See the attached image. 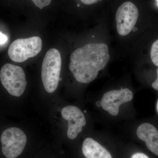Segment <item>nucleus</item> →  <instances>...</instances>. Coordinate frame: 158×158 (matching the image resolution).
<instances>
[{
    "instance_id": "obj_8",
    "label": "nucleus",
    "mask_w": 158,
    "mask_h": 158,
    "mask_svg": "<svg viewBox=\"0 0 158 158\" xmlns=\"http://www.w3.org/2000/svg\"><path fill=\"white\" fill-rule=\"evenodd\" d=\"M61 114L62 118L68 122V138L71 140L75 139L86 124L84 113L75 106H68L62 109Z\"/></svg>"
},
{
    "instance_id": "obj_3",
    "label": "nucleus",
    "mask_w": 158,
    "mask_h": 158,
    "mask_svg": "<svg viewBox=\"0 0 158 158\" xmlns=\"http://www.w3.org/2000/svg\"><path fill=\"white\" fill-rule=\"evenodd\" d=\"M0 80L3 87L12 96L19 97L25 90V74L20 66L9 63L3 65L0 71Z\"/></svg>"
},
{
    "instance_id": "obj_17",
    "label": "nucleus",
    "mask_w": 158,
    "mask_h": 158,
    "mask_svg": "<svg viewBox=\"0 0 158 158\" xmlns=\"http://www.w3.org/2000/svg\"><path fill=\"white\" fill-rule=\"evenodd\" d=\"M96 105L98 107H99L102 106L101 102L98 101L96 103Z\"/></svg>"
},
{
    "instance_id": "obj_16",
    "label": "nucleus",
    "mask_w": 158,
    "mask_h": 158,
    "mask_svg": "<svg viewBox=\"0 0 158 158\" xmlns=\"http://www.w3.org/2000/svg\"><path fill=\"white\" fill-rule=\"evenodd\" d=\"M157 77L156 80L152 83V87L154 89L158 90V69L157 70Z\"/></svg>"
},
{
    "instance_id": "obj_2",
    "label": "nucleus",
    "mask_w": 158,
    "mask_h": 158,
    "mask_svg": "<svg viewBox=\"0 0 158 158\" xmlns=\"http://www.w3.org/2000/svg\"><path fill=\"white\" fill-rule=\"evenodd\" d=\"M62 67V59L57 49L49 50L46 54L41 67V78L45 90L52 93L58 88Z\"/></svg>"
},
{
    "instance_id": "obj_19",
    "label": "nucleus",
    "mask_w": 158,
    "mask_h": 158,
    "mask_svg": "<svg viewBox=\"0 0 158 158\" xmlns=\"http://www.w3.org/2000/svg\"><path fill=\"white\" fill-rule=\"evenodd\" d=\"M79 6H80V5L78 4V7H79Z\"/></svg>"
},
{
    "instance_id": "obj_10",
    "label": "nucleus",
    "mask_w": 158,
    "mask_h": 158,
    "mask_svg": "<svg viewBox=\"0 0 158 158\" xmlns=\"http://www.w3.org/2000/svg\"><path fill=\"white\" fill-rule=\"evenodd\" d=\"M83 154L86 158H112L110 152L92 138H86L82 146Z\"/></svg>"
},
{
    "instance_id": "obj_20",
    "label": "nucleus",
    "mask_w": 158,
    "mask_h": 158,
    "mask_svg": "<svg viewBox=\"0 0 158 158\" xmlns=\"http://www.w3.org/2000/svg\"><path fill=\"white\" fill-rule=\"evenodd\" d=\"M158 1V0H157Z\"/></svg>"
},
{
    "instance_id": "obj_1",
    "label": "nucleus",
    "mask_w": 158,
    "mask_h": 158,
    "mask_svg": "<svg viewBox=\"0 0 158 158\" xmlns=\"http://www.w3.org/2000/svg\"><path fill=\"white\" fill-rule=\"evenodd\" d=\"M110 59L106 44H88L77 49L70 57L69 69L78 82L88 84L97 77Z\"/></svg>"
},
{
    "instance_id": "obj_14",
    "label": "nucleus",
    "mask_w": 158,
    "mask_h": 158,
    "mask_svg": "<svg viewBox=\"0 0 158 158\" xmlns=\"http://www.w3.org/2000/svg\"><path fill=\"white\" fill-rule=\"evenodd\" d=\"M82 3L85 4V5H91V4H94L100 2L101 0H81Z\"/></svg>"
},
{
    "instance_id": "obj_9",
    "label": "nucleus",
    "mask_w": 158,
    "mask_h": 158,
    "mask_svg": "<svg viewBox=\"0 0 158 158\" xmlns=\"http://www.w3.org/2000/svg\"><path fill=\"white\" fill-rule=\"evenodd\" d=\"M138 138L146 143L150 151L158 156V131L152 125L143 123L137 129Z\"/></svg>"
},
{
    "instance_id": "obj_18",
    "label": "nucleus",
    "mask_w": 158,
    "mask_h": 158,
    "mask_svg": "<svg viewBox=\"0 0 158 158\" xmlns=\"http://www.w3.org/2000/svg\"><path fill=\"white\" fill-rule=\"evenodd\" d=\"M157 110L158 111V101L157 102Z\"/></svg>"
},
{
    "instance_id": "obj_4",
    "label": "nucleus",
    "mask_w": 158,
    "mask_h": 158,
    "mask_svg": "<svg viewBox=\"0 0 158 158\" xmlns=\"http://www.w3.org/2000/svg\"><path fill=\"white\" fill-rule=\"evenodd\" d=\"M42 45V40L39 37L17 39L9 46L8 55L14 62H24L38 55Z\"/></svg>"
},
{
    "instance_id": "obj_11",
    "label": "nucleus",
    "mask_w": 158,
    "mask_h": 158,
    "mask_svg": "<svg viewBox=\"0 0 158 158\" xmlns=\"http://www.w3.org/2000/svg\"><path fill=\"white\" fill-rule=\"evenodd\" d=\"M150 56L153 63L158 67V39L152 46Z\"/></svg>"
},
{
    "instance_id": "obj_15",
    "label": "nucleus",
    "mask_w": 158,
    "mask_h": 158,
    "mask_svg": "<svg viewBox=\"0 0 158 158\" xmlns=\"http://www.w3.org/2000/svg\"><path fill=\"white\" fill-rule=\"evenodd\" d=\"M8 40V38L6 35L0 32V44L5 43Z\"/></svg>"
},
{
    "instance_id": "obj_6",
    "label": "nucleus",
    "mask_w": 158,
    "mask_h": 158,
    "mask_svg": "<svg viewBox=\"0 0 158 158\" xmlns=\"http://www.w3.org/2000/svg\"><path fill=\"white\" fill-rule=\"evenodd\" d=\"M139 12L135 5L131 2L122 4L117 9L116 21L117 32L121 36L129 34L135 27Z\"/></svg>"
},
{
    "instance_id": "obj_7",
    "label": "nucleus",
    "mask_w": 158,
    "mask_h": 158,
    "mask_svg": "<svg viewBox=\"0 0 158 158\" xmlns=\"http://www.w3.org/2000/svg\"><path fill=\"white\" fill-rule=\"evenodd\" d=\"M133 98L132 91L128 88L112 90L105 93L101 101L102 106L113 116L118 115L120 105L131 101Z\"/></svg>"
},
{
    "instance_id": "obj_13",
    "label": "nucleus",
    "mask_w": 158,
    "mask_h": 158,
    "mask_svg": "<svg viewBox=\"0 0 158 158\" xmlns=\"http://www.w3.org/2000/svg\"><path fill=\"white\" fill-rule=\"evenodd\" d=\"M131 158H149L145 154L143 153H136L133 154Z\"/></svg>"
},
{
    "instance_id": "obj_12",
    "label": "nucleus",
    "mask_w": 158,
    "mask_h": 158,
    "mask_svg": "<svg viewBox=\"0 0 158 158\" xmlns=\"http://www.w3.org/2000/svg\"><path fill=\"white\" fill-rule=\"evenodd\" d=\"M34 5L40 9H42L50 4L52 0H32Z\"/></svg>"
},
{
    "instance_id": "obj_5",
    "label": "nucleus",
    "mask_w": 158,
    "mask_h": 158,
    "mask_svg": "<svg viewBox=\"0 0 158 158\" xmlns=\"http://www.w3.org/2000/svg\"><path fill=\"white\" fill-rule=\"evenodd\" d=\"M1 140L4 155L7 158H15L24 149L27 137L22 130L19 128L10 127L3 131Z\"/></svg>"
}]
</instances>
